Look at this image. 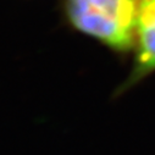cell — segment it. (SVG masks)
<instances>
[{"label": "cell", "instance_id": "cell-2", "mask_svg": "<svg viewBox=\"0 0 155 155\" xmlns=\"http://www.w3.org/2000/svg\"><path fill=\"white\" fill-rule=\"evenodd\" d=\"M134 50L133 67L116 94L127 92L155 72V0H139Z\"/></svg>", "mask_w": 155, "mask_h": 155}, {"label": "cell", "instance_id": "cell-1", "mask_svg": "<svg viewBox=\"0 0 155 155\" xmlns=\"http://www.w3.org/2000/svg\"><path fill=\"white\" fill-rule=\"evenodd\" d=\"M62 8L74 29L117 53L134 49L139 0H62Z\"/></svg>", "mask_w": 155, "mask_h": 155}]
</instances>
